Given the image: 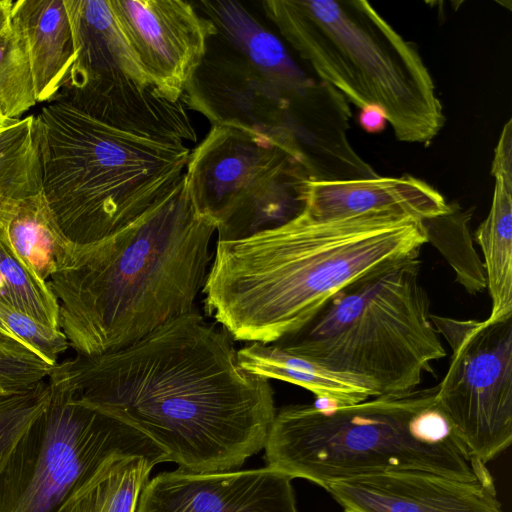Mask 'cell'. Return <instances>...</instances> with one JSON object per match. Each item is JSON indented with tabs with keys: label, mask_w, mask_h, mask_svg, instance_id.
I'll return each mask as SVG.
<instances>
[{
	"label": "cell",
	"mask_w": 512,
	"mask_h": 512,
	"mask_svg": "<svg viewBox=\"0 0 512 512\" xmlns=\"http://www.w3.org/2000/svg\"><path fill=\"white\" fill-rule=\"evenodd\" d=\"M427 243L421 220L379 212L318 219L302 210L247 238L216 241L202 290L233 340L273 344L303 329L339 292Z\"/></svg>",
	"instance_id": "cell-2"
},
{
	"label": "cell",
	"mask_w": 512,
	"mask_h": 512,
	"mask_svg": "<svg viewBox=\"0 0 512 512\" xmlns=\"http://www.w3.org/2000/svg\"><path fill=\"white\" fill-rule=\"evenodd\" d=\"M74 62L52 101L130 133L187 141L194 128L181 101L159 95L124 36L109 0H64Z\"/></svg>",
	"instance_id": "cell-9"
},
{
	"label": "cell",
	"mask_w": 512,
	"mask_h": 512,
	"mask_svg": "<svg viewBox=\"0 0 512 512\" xmlns=\"http://www.w3.org/2000/svg\"><path fill=\"white\" fill-rule=\"evenodd\" d=\"M449 212L422 221L427 243L443 255L455 273L457 282L470 294L486 288V278L469 229L470 210L450 203Z\"/></svg>",
	"instance_id": "cell-24"
},
{
	"label": "cell",
	"mask_w": 512,
	"mask_h": 512,
	"mask_svg": "<svg viewBox=\"0 0 512 512\" xmlns=\"http://www.w3.org/2000/svg\"><path fill=\"white\" fill-rule=\"evenodd\" d=\"M420 266L418 257L407 259L348 286L276 344L364 380L377 396L416 389L432 362L446 356Z\"/></svg>",
	"instance_id": "cell-7"
},
{
	"label": "cell",
	"mask_w": 512,
	"mask_h": 512,
	"mask_svg": "<svg viewBox=\"0 0 512 512\" xmlns=\"http://www.w3.org/2000/svg\"><path fill=\"white\" fill-rule=\"evenodd\" d=\"M36 103L26 45L18 29L10 23L0 32V112L10 120H17Z\"/></svg>",
	"instance_id": "cell-26"
},
{
	"label": "cell",
	"mask_w": 512,
	"mask_h": 512,
	"mask_svg": "<svg viewBox=\"0 0 512 512\" xmlns=\"http://www.w3.org/2000/svg\"><path fill=\"white\" fill-rule=\"evenodd\" d=\"M494 192L487 217L475 231L481 247L486 288L491 298L487 320L512 317V120L500 134L491 166Z\"/></svg>",
	"instance_id": "cell-18"
},
{
	"label": "cell",
	"mask_w": 512,
	"mask_h": 512,
	"mask_svg": "<svg viewBox=\"0 0 512 512\" xmlns=\"http://www.w3.org/2000/svg\"><path fill=\"white\" fill-rule=\"evenodd\" d=\"M359 123L366 132L378 133L385 129L387 119L379 107L367 106L360 109Z\"/></svg>",
	"instance_id": "cell-30"
},
{
	"label": "cell",
	"mask_w": 512,
	"mask_h": 512,
	"mask_svg": "<svg viewBox=\"0 0 512 512\" xmlns=\"http://www.w3.org/2000/svg\"><path fill=\"white\" fill-rule=\"evenodd\" d=\"M155 465L143 456L118 458L58 512H136L140 493Z\"/></svg>",
	"instance_id": "cell-22"
},
{
	"label": "cell",
	"mask_w": 512,
	"mask_h": 512,
	"mask_svg": "<svg viewBox=\"0 0 512 512\" xmlns=\"http://www.w3.org/2000/svg\"><path fill=\"white\" fill-rule=\"evenodd\" d=\"M47 380L0 398V473L22 436L46 408L50 397Z\"/></svg>",
	"instance_id": "cell-27"
},
{
	"label": "cell",
	"mask_w": 512,
	"mask_h": 512,
	"mask_svg": "<svg viewBox=\"0 0 512 512\" xmlns=\"http://www.w3.org/2000/svg\"><path fill=\"white\" fill-rule=\"evenodd\" d=\"M0 332L22 344L52 367L69 344L61 329L47 326L27 313L2 303Z\"/></svg>",
	"instance_id": "cell-28"
},
{
	"label": "cell",
	"mask_w": 512,
	"mask_h": 512,
	"mask_svg": "<svg viewBox=\"0 0 512 512\" xmlns=\"http://www.w3.org/2000/svg\"><path fill=\"white\" fill-rule=\"evenodd\" d=\"M11 23L26 45L37 102H51L75 59L70 17L64 0H18Z\"/></svg>",
	"instance_id": "cell-19"
},
{
	"label": "cell",
	"mask_w": 512,
	"mask_h": 512,
	"mask_svg": "<svg viewBox=\"0 0 512 512\" xmlns=\"http://www.w3.org/2000/svg\"><path fill=\"white\" fill-rule=\"evenodd\" d=\"M192 4L211 21L220 41L283 94L303 95L320 81L306 73L280 38L240 2L201 0Z\"/></svg>",
	"instance_id": "cell-17"
},
{
	"label": "cell",
	"mask_w": 512,
	"mask_h": 512,
	"mask_svg": "<svg viewBox=\"0 0 512 512\" xmlns=\"http://www.w3.org/2000/svg\"><path fill=\"white\" fill-rule=\"evenodd\" d=\"M14 120H10L0 112V130L11 124Z\"/></svg>",
	"instance_id": "cell-32"
},
{
	"label": "cell",
	"mask_w": 512,
	"mask_h": 512,
	"mask_svg": "<svg viewBox=\"0 0 512 512\" xmlns=\"http://www.w3.org/2000/svg\"><path fill=\"white\" fill-rule=\"evenodd\" d=\"M294 166L303 168L285 145L263 132L240 125H212L191 151L185 179L196 208L217 227Z\"/></svg>",
	"instance_id": "cell-12"
},
{
	"label": "cell",
	"mask_w": 512,
	"mask_h": 512,
	"mask_svg": "<svg viewBox=\"0 0 512 512\" xmlns=\"http://www.w3.org/2000/svg\"><path fill=\"white\" fill-rule=\"evenodd\" d=\"M41 191L35 116L0 130V208Z\"/></svg>",
	"instance_id": "cell-23"
},
{
	"label": "cell",
	"mask_w": 512,
	"mask_h": 512,
	"mask_svg": "<svg viewBox=\"0 0 512 512\" xmlns=\"http://www.w3.org/2000/svg\"><path fill=\"white\" fill-rule=\"evenodd\" d=\"M266 17L318 79L359 109L377 106L395 137L427 144L445 123L416 46L364 0H264Z\"/></svg>",
	"instance_id": "cell-6"
},
{
	"label": "cell",
	"mask_w": 512,
	"mask_h": 512,
	"mask_svg": "<svg viewBox=\"0 0 512 512\" xmlns=\"http://www.w3.org/2000/svg\"><path fill=\"white\" fill-rule=\"evenodd\" d=\"M300 201L301 209L318 219L386 212L424 221L451 209L438 190L411 175L307 180L301 187Z\"/></svg>",
	"instance_id": "cell-16"
},
{
	"label": "cell",
	"mask_w": 512,
	"mask_h": 512,
	"mask_svg": "<svg viewBox=\"0 0 512 512\" xmlns=\"http://www.w3.org/2000/svg\"><path fill=\"white\" fill-rule=\"evenodd\" d=\"M237 356L245 370L300 386L323 403L351 405L377 397L364 380L289 353L276 343H248Z\"/></svg>",
	"instance_id": "cell-20"
},
{
	"label": "cell",
	"mask_w": 512,
	"mask_h": 512,
	"mask_svg": "<svg viewBox=\"0 0 512 512\" xmlns=\"http://www.w3.org/2000/svg\"><path fill=\"white\" fill-rule=\"evenodd\" d=\"M133 53L159 95L179 102L216 29L182 0H109Z\"/></svg>",
	"instance_id": "cell-13"
},
{
	"label": "cell",
	"mask_w": 512,
	"mask_h": 512,
	"mask_svg": "<svg viewBox=\"0 0 512 512\" xmlns=\"http://www.w3.org/2000/svg\"><path fill=\"white\" fill-rule=\"evenodd\" d=\"M292 478L269 467L162 472L143 487L136 512H298Z\"/></svg>",
	"instance_id": "cell-14"
},
{
	"label": "cell",
	"mask_w": 512,
	"mask_h": 512,
	"mask_svg": "<svg viewBox=\"0 0 512 512\" xmlns=\"http://www.w3.org/2000/svg\"><path fill=\"white\" fill-rule=\"evenodd\" d=\"M41 192L74 245L125 228L170 193L185 175V143L107 125L51 101L35 116Z\"/></svg>",
	"instance_id": "cell-5"
},
{
	"label": "cell",
	"mask_w": 512,
	"mask_h": 512,
	"mask_svg": "<svg viewBox=\"0 0 512 512\" xmlns=\"http://www.w3.org/2000/svg\"><path fill=\"white\" fill-rule=\"evenodd\" d=\"M12 5L10 0H0V32L10 26Z\"/></svg>",
	"instance_id": "cell-31"
},
{
	"label": "cell",
	"mask_w": 512,
	"mask_h": 512,
	"mask_svg": "<svg viewBox=\"0 0 512 512\" xmlns=\"http://www.w3.org/2000/svg\"><path fill=\"white\" fill-rule=\"evenodd\" d=\"M345 512H504L491 474L472 481L387 471L327 483Z\"/></svg>",
	"instance_id": "cell-15"
},
{
	"label": "cell",
	"mask_w": 512,
	"mask_h": 512,
	"mask_svg": "<svg viewBox=\"0 0 512 512\" xmlns=\"http://www.w3.org/2000/svg\"><path fill=\"white\" fill-rule=\"evenodd\" d=\"M232 340L195 309L120 350L57 363L48 381L133 426L179 469L237 470L264 448L277 410Z\"/></svg>",
	"instance_id": "cell-1"
},
{
	"label": "cell",
	"mask_w": 512,
	"mask_h": 512,
	"mask_svg": "<svg viewBox=\"0 0 512 512\" xmlns=\"http://www.w3.org/2000/svg\"><path fill=\"white\" fill-rule=\"evenodd\" d=\"M436 392L437 386L351 405L284 406L276 411L265 441L266 466L322 488L387 471H424L465 481L489 475L455 435Z\"/></svg>",
	"instance_id": "cell-4"
},
{
	"label": "cell",
	"mask_w": 512,
	"mask_h": 512,
	"mask_svg": "<svg viewBox=\"0 0 512 512\" xmlns=\"http://www.w3.org/2000/svg\"><path fill=\"white\" fill-rule=\"evenodd\" d=\"M49 386L46 408L0 473V512H58L116 459L143 456L158 463L163 458L160 448L128 423Z\"/></svg>",
	"instance_id": "cell-8"
},
{
	"label": "cell",
	"mask_w": 512,
	"mask_h": 512,
	"mask_svg": "<svg viewBox=\"0 0 512 512\" xmlns=\"http://www.w3.org/2000/svg\"><path fill=\"white\" fill-rule=\"evenodd\" d=\"M226 47V51L218 52L208 43L202 62L183 93V105L205 116L212 125H240L275 138L304 168L296 142V117L325 82L320 80L309 92L289 97Z\"/></svg>",
	"instance_id": "cell-11"
},
{
	"label": "cell",
	"mask_w": 512,
	"mask_h": 512,
	"mask_svg": "<svg viewBox=\"0 0 512 512\" xmlns=\"http://www.w3.org/2000/svg\"><path fill=\"white\" fill-rule=\"evenodd\" d=\"M430 320L451 349L436 403L486 465L512 442V317L490 322L431 314Z\"/></svg>",
	"instance_id": "cell-10"
},
{
	"label": "cell",
	"mask_w": 512,
	"mask_h": 512,
	"mask_svg": "<svg viewBox=\"0 0 512 512\" xmlns=\"http://www.w3.org/2000/svg\"><path fill=\"white\" fill-rule=\"evenodd\" d=\"M8 242L19 259L48 282L67 260L74 244L61 231L42 192L0 208Z\"/></svg>",
	"instance_id": "cell-21"
},
{
	"label": "cell",
	"mask_w": 512,
	"mask_h": 512,
	"mask_svg": "<svg viewBox=\"0 0 512 512\" xmlns=\"http://www.w3.org/2000/svg\"><path fill=\"white\" fill-rule=\"evenodd\" d=\"M53 367L0 332V384L10 394L47 380Z\"/></svg>",
	"instance_id": "cell-29"
},
{
	"label": "cell",
	"mask_w": 512,
	"mask_h": 512,
	"mask_svg": "<svg viewBox=\"0 0 512 512\" xmlns=\"http://www.w3.org/2000/svg\"><path fill=\"white\" fill-rule=\"evenodd\" d=\"M0 303L60 329L59 304L48 282L39 279L11 248L0 220Z\"/></svg>",
	"instance_id": "cell-25"
},
{
	"label": "cell",
	"mask_w": 512,
	"mask_h": 512,
	"mask_svg": "<svg viewBox=\"0 0 512 512\" xmlns=\"http://www.w3.org/2000/svg\"><path fill=\"white\" fill-rule=\"evenodd\" d=\"M215 232V222L193 203L184 175L125 228L74 245L48 280L68 343L79 355L114 352L195 310Z\"/></svg>",
	"instance_id": "cell-3"
},
{
	"label": "cell",
	"mask_w": 512,
	"mask_h": 512,
	"mask_svg": "<svg viewBox=\"0 0 512 512\" xmlns=\"http://www.w3.org/2000/svg\"><path fill=\"white\" fill-rule=\"evenodd\" d=\"M6 395H10V393H8L4 388L3 386L0 384V398L1 397H4Z\"/></svg>",
	"instance_id": "cell-33"
}]
</instances>
